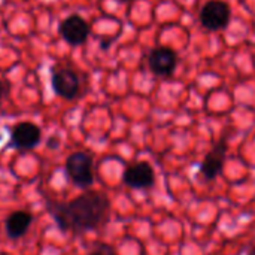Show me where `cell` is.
<instances>
[{"instance_id":"cell-4","label":"cell","mask_w":255,"mask_h":255,"mask_svg":"<svg viewBox=\"0 0 255 255\" xmlns=\"http://www.w3.org/2000/svg\"><path fill=\"white\" fill-rule=\"evenodd\" d=\"M58 33L70 46H79L87 42L90 34V25L81 15L73 13L66 16L60 22Z\"/></svg>"},{"instance_id":"cell-11","label":"cell","mask_w":255,"mask_h":255,"mask_svg":"<svg viewBox=\"0 0 255 255\" xmlns=\"http://www.w3.org/2000/svg\"><path fill=\"white\" fill-rule=\"evenodd\" d=\"M90 255H118L115 253V250L106 244H97L94 247V250L90 253Z\"/></svg>"},{"instance_id":"cell-14","label":"cell","mask_w":255,"mask_h":255,"mask_svg":"<svg viewBox=\"0 0 255 255\" xmlns=\"http://www.w3.org/2000/svg\"><path fill=\"white\" fill-rule=\"evenodd\" d=\"M248 255H255V248H253V250H251V251L248 253Z\"/></svg>"},{"instance_id":"cell-5","label":"cell","mask_w":255,"mask_h":255,"mask_svg":"<svg viewBox=\"0 0 255 255\" xmlns=\"http://www.w3.org/2000/svg\"><path fill=\"white\" fill-rule=\"evenodd\" d=\"M227 140L223 137L221 140L217 142V145L212 148V151H209L203 161L200 163V175L206 179V181H214L217 179L223 169H224V164H226V155H227Z\"/></svg>"},{"instance_id":"cell-3","label":"cell","mask_w":255,"mask_h":255,"mask_svg":"<svg viewBox=\"0 0 255 255\" xmlns=\"http://www.w3.org/2000/svg\"><path fill=\"white\" fill-rule=\"evenodd\" d=\"M230 7L223 0H209L200 10V22L209 31H218L230 22Z\"/></svg>"},{"instance_id":"cell-9","label":"cell","mask_w":255,"mask_h":255,"mask_svg":"<svg viewBox=\"0 0 255 255\" xmlns=\"http://www.w3.org/2000/svg\"><path fill=\"white\" fill-rule=\"evenodd\" d=\"M123 181L130 188L145 190V188H151L155 184V173L149 163L139 161L126 169L123 175Z\"/></svg>"},{"instance_id":"cell-12","label":"cell","mask_w":255,"mask_h":255,"mask_svg":"<svg viewBox=\"0 0 255 255\" xmlns=\"http://www.w3.org/2000/svg\"><path fill=\"white\" fill-rule=\"evenodd\" d=\"M9 90H10L9 82H6V81H0V105H1V103H3V100L7 97Z\"/></svg>"},{"instance_id":"cell-2","label":"cell","mask_w":255,"mask_h":255,"mask_svg":"<svg viewBox=\"0 0 255 255\" xmlns=\"http://www.w3.org/2000/svg\"><path fill=\"white\" fill-rule=\"evenodd\" d=\"M66 173L76 187L90 188L94 182L91 155L82 151L70 154L66 160Z\"/></svg>"},{"instance_id":"cell-7","label":"cell","mask_w":255,"mask_h":255,"mask_svg":"<svg viewBox=\"0 0 255 255\" xmlns=\"http://www.w3.org/2000/svg\"><path fill=\"white\" fill-rule=\"evenodd\" d=\"M148 66L157 76H172L178 66V54L170 48H155L148 55Z\"/></svg>"},{"instance_id":"cell-8","label":"cell","mask_w":255,"mask_h":255,"mask_svg":"<svg viewBox=\"0 0 255 255\" xmlns=\"http://www.w3.org/2000/svg\"><path fill=\"white\" fill-rule=\"evenodd\" d=\"M51 87H52V91L58 97H63L66 100H72L79 93V78L70 69L52 70Z\"/></svg>"},{"instance_id":"cell-1","label":"cell","mask_w":255,"mask_h":255,"mask_svg":"<svg viewBox=\"0 0 255 255\" xmlns=\"http://www.w3.org/2000/svg\"><path fill=\"white\" fill-rule=\"evenodd\" d=\"M46 209L61 232L85 233L108 220L111 203L102 193H84L66 203L48 202Z\"/></svg>"},{"instance_id":"cell-6","label":"cell","mask_w":255,"mask_h":255,"mask_svg":"<svg viewBox=\"0 0 255 255\" xmlns=\"http://www.w3.org/2000/svg\"><path fill=\"white\" fill-rule=\"evenodd\" d=\"M42 133L40 128L33 123H18L10 131L9 146L19 151H31L40 142Z\"/></svg>"},{"instance_id":"cell-15","label":"cell","mask_w":255,"mask_h":255,"mask_svg":"<svg viewBox=\"0 0 255 255\" xmlns=\"http://www.w3.org/2000/svg\"><path fill=\"white\" fill-rule=\"evenodd\" d=\"M118 1H121V3H126V1H130V0H118Z\"/></svg>"},{"instance_id":"cell-13","label":"cell","mask_w":255,"mask_h":255,"mask_svg":"<svg viewBox=\"0 0 255 255\" xmlns=\"http://www.w3.org/2000/svg\"><path fill=\"white\" fill-rule=\"evenodd\" d=\"M60 142H58V139H55V137H51L49 140H48V146L51 148V149H54L55 148V145H58Z\"/></svg>"},{"instance_id":"cell-10","label":"cell","mask_w":255,"mask_h":255,"mask_svg":"<svg viewBox=\"0 0 255 255\" xmlns=\"http://www.w3.org/2000/svg\"><path fill=\"white\" fill-rule=\"evenodd\" d=\"M31 223H33V215L30 212H27V211L12 212L4 221L6 236L12 241L22 238L27 233V230L30 229Z\"/></svg>"}]
</instances>
